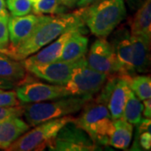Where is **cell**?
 I'll return each instance as SVG.
<instances>
[{
	"instance_id": "1",
	"label": "cell",
	"mask_w": 151,
	"mask_h": 151,
	"mask_svg": "<svg viewBox=\"0 0 151 151\" xmlns=\"http://www.w3.org/2000/svg\"><path fill=\"white\" fill-rule=\"evenodd\" d=\"M82 26H85V23L81 18L80 9L70 14L50 15L49 19L40 24L26 40L16 49L10 50L9 56L23 60L52 42L66 30Z\"/></svg>"
},
{
	"instance_id": "2",
	"label": "cell",
	"mask_w": 151,
	"mask_h": 151,
	"mask_svg": "<svg viewBox=\"0 0 151 151\" xmlns=\"http://www.w3.org/2000/svg\"><path fill=\"white\" fill-rule=\"evenodd\" d=\"M80 12L89 30L98 38L108 36L127 14L124 0H96L80 8Z\"/></svg>"
},
{
	"instance_id": "3",
	"label": "cell",
	"mask_w": 151,
	"mask_h": 151,
	"mask_svg": "<svg viewBox=\"0 0 151 151\" xmlns=\"http://www.w3.org/2000/svg\"><path fill=\"white\" fill-rule=\"evenodd\" d=\"M92 97L66 96L40 103L24 105L23 115L29 127H35L51 119H58L80 112Z\"/></svg>"
},
{
	"instance_id": "4",
	"label": "cell",
	"mask_w": 151,
	"mask_h": 151,
	"mask_svg": "<svg viewBox=\"0 0 151 151\" xmlns=\"http://www.w3.org/2000/svg\"><path fill=\"white\" fill-rule=\"evenodd\" d=\"M81 111L80 116L74 119V123L84 130L97 145H108L113 128V119L108 107L92 97L86 102Z\"/></svg>"
},
{
	"instance_id": "5",
	"label": "cell",
	"mask_w": 151,
	"mask_h": 151,
	"mask_svg": "<svg viewBox=\"0 0 151 151\" xmlns=\"http://www.w3.org/2000/svg\"><path fill=\"white\" fill-rule=\"evenodd\" d=\"M75 119L71 115L51 119L35 126L33 129L26 131L14 141L6 150L40 151L47 148L56 136L59 130L70 121Z\"/></svg>"
},
{
	"instance_id": "6",
	"label": "cell",
	"mask_w": 151,
	"mask_h": 151,
	"mask_svg": "<svg viewBox=\"0 0 151 151\" xmlns=\"http://www.w3.org/2000/svg\"><path fill=\"white\" fill-rule=\"evenodd\" d=\"M108 76L90 68L86 61L72 70L64 88L67 96L93 97L102 89Z\"/></svg>"
},
{
	"instance_id": "7",
	"label": "cell",
	"mask_w": 151,
	"mask_h": 151,
	"mask_svg": "<svg viewBox=\"0 0 151 151\" xmlns=\"http://www.w3.org/2000/svg\"><path fill=\"white\" fill-rule=\"evenodd\" d=\"M127 76H109L99 94L94 97L97 102L105 104L113 120L122 118L124 106L129 92V79Z\"/></svg>"
},
{
	"instance_id": "8",
	"label": "cell",
	"mask_w": 151,
	"mask_h": 151,
	"mask_svg": "<svg viewBox=\"0 0 151 151\" xmlns=\"http://www.w3.org/2000/svg\"><path fill=\"white\" fill-rule=\"evenodd\" d=\"M53 151H93L99 145L73 121L65 124L48 145Z\"/></svg>"
},
{
	"instance_id": "9",
	"label": "cell",
	"mask_w": 151,
	"mask_h": 151,
	"mask_svg": "<svg viewBox=\"0 0 151 151\" xmlns=\"http://www.w3.org/2000/svg\"><path fill=\"white\" fill-rule=\"evenodd\" d=\"M86 64L93 70L108 76L119 75L120 67L110 42L98 38L92 44L86 57Z\"/></svg>"
},
{
	"instance_id": "10",
	"label": "cell",
	"mask_w": 151,
	"mask_h": 151,
	"mask_svg": "<svg viewBox=\"0 0 151 151\" xmlns=\"http://www.w3.org/2000/svg\"><path fill=\"white\" fill-rule=\"evenodd\" d=\"M86 56L73 61H54L47 64L29 66L26 70L38 78L46 81L50 84L65 86L69 81L72 70L77 65L86 62Z\"/></svg>"
},
{
	"instance_id": "11",
	"label": "cell",
	"mask_w": 151,
	"mask_h": 151,
	"mask_svg": "<svg viewBox=\"0 0 151 151\" xmlns=\"http://www.w3.org/2000/svg\"><path fill=\"white\" fill-rule=\"evenodd\" d=\"M15 92L21 104L45 102L67 96L64 86L39 81L22 82Z\"/></svg>"
},
{
	"instance_id": "12",
	"label": "cell",
	"mask_w": 151,
	"mask_h": 151,
	"mask_svg": "<svg viewBox=\"0 0 151 151\" xmlns=\"http://www.w3.org/2000/svg\"><path fill=\"white\" fill-rule=\"evenodd\" d=\"M50 15L26 14L23 16L9 17L8 29L10 41V50L16 49L20 44L26 40L40 24L45 22Z\"/></svg>"
},
{
	"instance_id": "13",
	"label": "cell",
	"mask_w": 151,
	"mask_h": 151,
	"mask_svg": "<svg viewBox=\"0 0 151 151\" xmlns=\"http://www.w3.org/2000/svg\"><path fill=\"white\" fill-rule=\"evenodd\" d=\"M120 67L119 76H133L135 73L133 64V49L130 33L126 29H119L113 35L110 42Z\"/></svg>"
},
{
	"instance_id": "14",
	"label": "cell",
	"mask_w": 151,
	"mask_h": 151,
	"mask_svg": "<svg viewBox=\"0 0 151 151\" xmlns=\"http://www.w3.org/2000/svg\"><path fill=\"white\" fill-rule=\"evenodd\" d=\"M82 27H85V26H82ZM82 27L71 28L70 29L66 30L65 32L61 34L57 39H55L47 45H45L46 47L41 48L35 54L31 55L27 58L21 60L24 68L26 69L27 67L31 66V65L47 64V63L58 60L66 40L69 39L71 34L74 32L76 29Z\"/></svg>"
},
{
	"instance_id": "15",
	"label": "cell",
	"mask_w": 151,
	"mask_h": 151,
	"mask_svg": "<svg viewBox=\"0 0 151 151\" xmlns=\"http://www.w3.org/2000/svg\"><path fill=\"white\" fill-rule=\"evenodd\" d=\"M150 40L143 35H130L135 73H147L150 70Z\"/></svg>"
},
{
	"instance_id": "16",
	"label": "cell",
	"mask_w": 151,
	"mask_h": 151,
	"mask_svg": "<svg viewBox=\"0 0 151 151\" xmlns=\"http://www.w3.org/2000/svg\"><path fill=\"white\" fill-rule=\"evenodd\" d=\"M85 27L76 29L64 45L58 60L73 61L86 56L88 46V38L84 35ZM57 61V60H56Z\"/></svg>"
},
{
	"instance_id": "17",
	"label": "cell",
	"mask_w": 151,
	"mask_h": 151,
	"mask_svg": "<svg viewBox=\"0 0 151 151\" xmlns=\"http://www.w3.org/2000/svg\"><path fill=\"white\" fill-rule=\"evenodd\" d=\"M29 129V125L20 117H15L0 122V149L6 150L23 134Z\"/></svg>"
},
{
	"instance_id": "18",
	"label": "cell",
	"mask_w": 151,
	"mask_h": 151,
	"mask_svg": "<svg viewBox=\"0 0 151 151\" xmlns=\"http://www.w3.org/2000/svg\"><path fill=\"white\" fill-rule=\"evenodd\" d=\"M113 131L109 136L108 145L119 150L128 149L133 138V124L123 118H120L113 120Z\"/></svg>"
},
{
	"instance_id": "19",
	"label": "cell",
	"mask_w": 151,
	"mask_h": 151,
	"mask_svg": "<svg viewBox=\"0 0 151 151\" xmlns=\"http://www.w3.org/2000/svg\"><path fill=\"white\" fill-rule=\"evenodd\" d=\"M131 34L151 39V0H145L130 22Z\"/></svg>"
},
{
	"instance_id": "20",
	"label": "cell",
	"mask_w": 151,
	"mask_h": 151,
	"mask_svg": "<svg viewBox=\"0 0 151 151\" xmlns=\"http://www.w3.org/2000/svg\"><path fill=\"white\" fill-rule=\"evenodd\" d=\"M26 69L21 60H14L0 54V78L20 83L27 76Z\"/></svg>"
},
{
	"instance_id": "21",
	"label": "cell",
	"mask_w": 151,
	"mask_h": 151,
	"mask_svg": "<svg viewBox=\"0 0 151 151\" xmlns=\"http://www.w3.org/2000/svg\"><path fill=\"white\" fill-rule=\"evenodd\" d=\"M144 105L131 89L125 103L122 118L133 125H138L142 119Z\"/></svg>"
},
{
	"instance_id": "22",
	"label": "cell",
	"mask_w": 151,
	"mask_h": 151,
	"mask_svg": "<svg viewBox=\"0 0 151 151\" xmlns=\"http://www.w3.org/2000/svg\"><path fill=\"white\" fill-rule=\"evenodd\" d=\"M129 88L140 100L151 97L150 76L140 75L130 76L129 79Z\"/></svg>"
},
{
	"instance_id": "23",
	"label": "cell",
	"mask_w": 151,
	"mask_h": 151,
	"mask_svg": "<svg viewBox=\"0 0 151 151\" xmlns=\"http://www.w3.org/2000/svg\"><path fill=\"white\" fill-rule=\"evenodd\" d=\"M32 10L35 14H59L65 13L66 8L60 0H38L32 4Z\"/></svg>"
},
{
	"instance_id": "24",
	"label": "cell",
	"mask_w": 151,
	"mask_h": 151,
	"mask_svg": "<svg viewBox=\"0 0 151 151\" xmlns=\"http://www.w3.org/2000/svg\"><path fill=\"white\" fill-rule=\"evenodd\" d=\"M6 5L13 16L26 15L32 11V3L29 0H7Z\"/></svg>"
},
{
	"instance_id": "25",
	"label": "cell",
	"mask_w": 151,
	"mask_h": 151,
	"mask_svg": "<svg viewBox=\"0 0 151 151\" xmlns=\"http://www.w3.org/2000/svg\"><path fill=\"white\" fill-rule=\"evenodd\" d=\"M22 105L18 99L15 91H2L0 92V107H16Z\"/></svg>"
},
{
	"instance_id": "26",
	"label": "cell",
	"mask_w": 151,
	"mask_h": 151,
	"mask_svg": "<svg viewBox=\"0 0 151 151\" xmlns=\"http://www.w3.org/2000/svg\"><path fill=\"white\" fill-rule=\"evenodd\" d=\"M24 113V105L16 107H0V122L6 119L21 117Z\"/></svg>"
},
{
	"instance_id": "27",
	"label": "cell",
	"mask_w": 151,
	"mask_h": 151,
	"mask_svg": "<svg viewBox=\"0 0 151 151\" xmlns=\"http://www.w3.org/2000/svg\"><path fill=\"white\" fill-rule=\"evenodd\" d=\"M9 16H0V49H7L9 44L8 20Z\"/></svg>"
},
{
	"instance_id": "28",
	"label": "cell",
	"mask_w": 151,
	"mask_h": 151,
	"mask_svg": "<svg viewBox=\"0 0 151 151\" xmlns=\"http://www.w3.org/2000/svg\"><path fill=\"white\" fill-rule=\"evenodd\" d=\"M139 134V145L145 150H150L151 148V133L142 132Z\"/></svg>"
},
{
	"instance_id": "29",
	"label": "cell",
	"mask_w": 151,
	"mask_h": 151,
	"mask_svg": "<svg viewBox=\"0 0 151 151\" xmlns=\"http://www.w3.org/2000/svg\"><path fill=\"white\" fill-rule=\"evenodd\" d=\"M144 108H143V111H144V116L147 118V119H150L151 117V100L150 98L149 99H145L144 100Z\"/></svg>"
},
{
	"instance_id": "30",
	"label": "cell",
	"mask_w": 151,
	"mask_h": 151,
	"mask_svg": "<svg viewBox=\"0 0 151 151\" xmlns=\"http://www.w3.org/2000/svg\"><path fill=\"white\" fill-rule=\"evenodd\" d=\"M14 86H16V83L9 81V80H6V79H4V78H0V89L9 90V89L14 88Z\"/></svg>"
},
{
	"instance_id": "31",
	"label": "cell",
	"mask_w": 151,
	"mask_h": 151,
	"mask_svg": "<svg viewBox=\"0 0 151 151\" xmlns=\"http://www.w3.org/2000/svg\"><path fill=\"white\" fill-rule=\"evenodd\" d=\"M60 2L66 9H73L77 4L78 0H60Z\"/></svg>"
},
{
	"instance_id": "32",
	"label": "cell",
	"mask_w": 151,
	"mask_h": 151,
	"mask_svg": "<svg viewBox=\"0 0 151 151\" xmlns=\"http://www.w3.org/2000/svg\"><path fill=\"white\" fill-rule=\"evenodd\" d=\"M0 16H9L5 0H0Z\"/></svg>"
},
{
	"instance_id": "33",
	"label": "cell",
	"mask_w": 151,
	"mask_h": 151,
	"mask_svg": "<svg viewBox=\"0 0 151 151\" xmlns=\"http://www.w3.org/2000/svg\"><path fill=\"white\" fill-rule=\"evenodd\" d=\"M94 1H96V0H78L76 6L79 8H84V7H86L89 4H91Z\"/></svg>"
},
{
	"instance_id": "34",
	"label": "cell",
	"mask_w": 151,
	"mask_h": 151,
	"mask_svg": "<svg viewBox=\"0 0 151 151\" xmlns=\"http://www.w3.org/2000/svg\"><path fill=\"white\" fill-rule=\"evenodd\" d=\"M9 50H8V49H0V54L8 55H9Z\"/></svg>"
},
{
	"instance_id": "35",
	"label": "cell",
	"mask_w": 151,
	"mask_h": 151,
	"mask_svg": "<svg viewBox=\"0 0 151 151\" xmlns=\"http://www.w3.org/2000/svg\"><path fill=\"white\" fill-rule=\"evenodd\" d=\"M29 1H30V2L32 3V4H35V3H36V2H37L38 0H29Z\"/></svg>"
},
{
	"instance_id": "36",
	"label": "cell",
	"mask_w": 151,
	"mask_h": 151,
	"mask_svg": "<svg viewBox=\"0 0 151 151\" xmlns=\"http://www.w3.org/2000/svg\"><path fill=\"white\" fill-rule=\"evenodd\" d=\"M2 91H4V90H3V89H0V92H2Z\"/></svg>"
}]
</instances>
